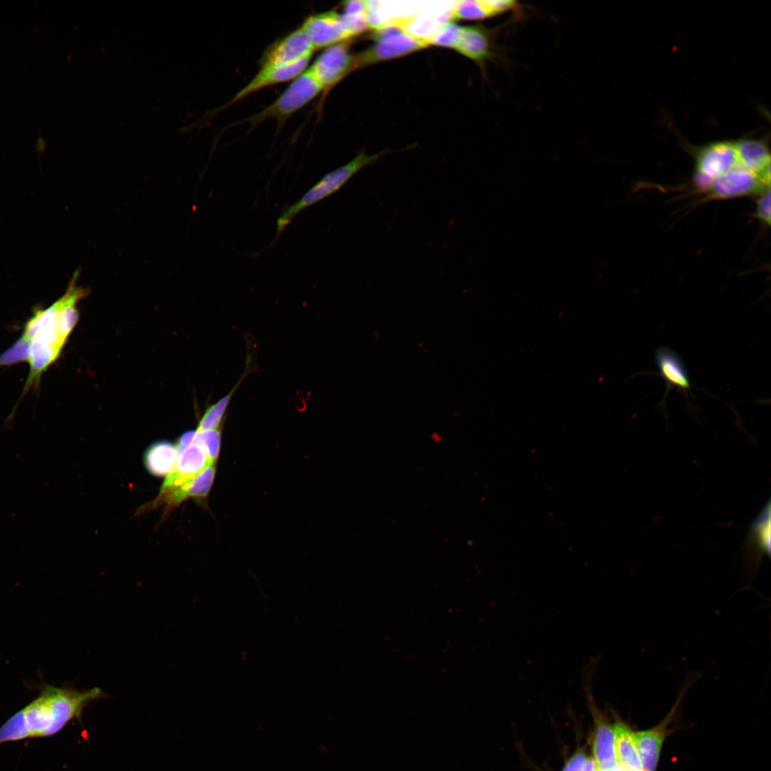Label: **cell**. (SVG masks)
<instances>
[{"label": "cell", "mask_w": 771, "mask_h": 771, "mask_svg": "<svg viewBox=\"0 0 771 771\" xmlns=\"http://www.w3.org/2000/svg\"><path fill=\"white\" fill-rule=\"evenodd\" d=\"M454 49L477 63L483 64L493 55L490 34L480 27L461 26Z\"/></svg>", "instance_id": "16"}, {"label": "cell", "mask_w": 771, "mask_h": 771, "mask_svg": "<svg viewBox=\"0 0 771 771\" xmlns=\"http://www.w3.org/2000/svg\"><path fill=\"white\" fill-rule=\"evenodd\" d=\"M594 759L600 771H613L618 764L615 751L613 726L600 722L596 727L593 742Z\"/></svg>", "instance_id": "21"}, {"label": "cell", "mask_w": 771, "mask_h": 771, "mask_svg": "<svg viewBox=\"0 0 771 771\" xmlns=\"http://www.w3.org/2000/svg\"><path fill=\"white\" fill-rule=\"evenodd\" d=\"M215 474V464H211L182 485L160 491L158 496L151 504L154 505L165 503L167 508H170L177 506L188 498H205L212 487Z\"/></svg>", "instance_id": "13"}, {"label": "cell", "mask_w": 771, "mask_h": 771, "mask_svg": "<svg viewBox=\"0 0 771 771\" xmlns=\"http://www.w3.org/2000/svg\"><path fill=\"white\" fill-rule=\"evenodd\" d=\"M655 359L660 376L667 388H675L686 393L690 388V376L686 366L673 349L661 346L656 350Z\"/></svg>", "instance_id": "15"}, {"label": "cell", "mask_w": 771, "mask_h": 771, "mask_svg": "<svg viewBox=\"0 0 771 771\" xmlns=\"http://www.w3.org/2000/svg\"><path fill=\"white\" fill-rule=\"evenodd\" d=\"M586 755L582 751H578L566 763L563 771H583L586 760Z\"/></svg>", "instance_id": "28"}, {"label": "cell", "mask_w": 771, "mask_h": 771, "mask_svg": "<svg viewBox=\"0 0 771 771\" xmlns=\"http://www.w3.org/2000/svg\"><path fill=\"white\" fill-rule=\"evenodd\" d=\"M389 153L388 150L368 155L360 151L351 161L326 174L296 202L285 207L276 221V236H279L301 211L340 190L360 171Z\"/></svg>", "instance_id": "3"}, {"label": "cell", "mask_w": 771, "mask_h": 771, "mask_svg": "<svg viewBox=\"0 0 771 771\" xmlns=\"http://www.w3.org/2000/svg\"><path fill=\"white\" fill-rule=\"evenodd\" d=\"M755 217L760 222L770 226V188L765 189L760 194L756 201Z\"/></svg>", "instance_id": "26"}, {"label": "cell", "mask_w": 771, "mask_h": 771, "mask_svg": "<svg viewBox=\"0 0 771 771\" xmlns=\"http://www.w3.org/2000/svg\"><path fill=\"white\" fill-rule=\"evenodd\" d=\"M104 696L99 687L79 691L46 684L33 701L0 727V745L52 736L73 720L79 719L90 702Z\"/></svg>", "instance_id": "1"}, {"label": "cell", "mask_w": 771, "mask_h": 771, "mask_svg": "<svg viewBox=\"0 0 771 771\" xmlns=\"http://www.w3.org/2000/svg\"><path fill=\"white\" fill-rule=\"evenodd\" d=\"M75 273L65 293L51 306L36 309L26 321L21 338L29 344V373L24 390L38 386L42 373L59 358L78 322L77 303L86 291L76 285Z\"/></svg>", "instance_id": "2"}, {"label": "cell", "mask_w": 771, "mask_h": 771, "mask_svg": "<svg viewBox=\"0 0 771 771\" xmlns=\"http://www.w3.org/2000/svg\"><path fill=\"white\" fill-rule=\"evenodd\" d=\"M738 165L734 141H719L703 146L695 154V188L705 193L715 178Z\"/></svg>", "instance_id": "6"}, {"label": "cell", "mask_w": 771, "mask_h": 771, "mask_svg": "<svg viewBox=\"0 0 771 771\" xmlns=\"http://www.w3.org/2000/svg\"><path fill=\"white\" fill-rule=\"evenodd\" d=\"M323 91V86L306 69L292 81L272 104L246 121L255 126L267 119H274L280 125Z\"/></svg>", "instance_id": "5"}, {"label": "cell", "mask_w": 771, "mask_h": 771, "mask_svg": "<svg viewBox=\"0 0 771 771\" xmlns=\"http://www.w3.org/2000/svg\"><path fill=\"white\" fill-rule=\"evenodd\" d=\"M613 730L618 764L624 771H642L643 768L635 740V732L620 722L613 725Z\"/></svg>", "instance_id": "19"}, {"label": "cell", "mask_w": 771, "mask_h": 771, "mask_svg": "<svg viewBox=\"0 0 771 771\" xmlns=\"http://www.w3.org/2000/svg\"><path fill=\"white\" fill-rule=\"evenodd\" d=\"M405 21V17L393 19L374 29L372 36L376 42L365 51L355 56V69L431 46L428 39L407 32Z\"/></svg>", "instance_id": "4"}, {"label": "cell", "mask_w": 771, "mask_h": 771, "mask_svg": "<svg viewBox=\"0 0 771 771\" xmlns=\"http://www.w3.org/2000/svg\"><path fill=\"white\" fill-rule=\"evenodd\" d=\"M195 434L196 430H189L180 436L176 444L178 452L182 450L193 443Z\"/></svg>", "instance_id": "29"}, {"label": "cell", "mask_w": 771, "mask_h": 771, "mask_svg": "<svg viewBox=\"0 0 771 771\" xmlns=\"http://www.w3.org/2000/svg\"><path fill=\"white\" fill-rule=\"evenodd\" d=\"M739 164L770 185V153L765 139L744 138L735 142Z\"/></svg>", "instance_id": "14"}, {"label": "cell", "mask_w": 771, "mask_h": 771, "mask_svg": "<svg viewBox=\"0 0 771 771\" xmlns=\"http://www.w3.org/2000/svg\"><path fill=\"white\" fill-rule=\"evenodd\" d=\"M770 188L750 171L738 165L715 178L705 192V200H724L759 195Z\"/></svg>", "instance_id": "8"}, {"label": "cell", "mask_w": 771, "mask_h": 771, "mask_svg": "<svg viewBox=\"0 0 771 771\" xmlns=\"http://www.w3.org/2000/svg\"><path fill=\"white\" fill-rule=\"evenodd\" d=\"M770 504L763 509L752 525V537L762 553L770 552Z\"/></svg>", "instance_id": "23"}, {"label": "cell", "mask_w": 771, "mask_h": 771, "mask_svg": "<svg viewBox=\"0 0 771 771\" xmlns=\"http://www.w3.org/2000/svg\"><path fill=\"white\" fill-rule=\"evenodd\" d=\"M311 59L289 65H265L225 106H230L266 87L293 80L308 67Z\"/></svg>", "instance_id": "11"}, {"label": "cell", "mask_w": 771, "mask_h": 771, "mask_svg": "<svg viewBox=\"0 0 771 771\" xmlns=\"http://www.w3.org/2000/svg\"><path fill=\"white\" fill-rule=\"evenodd\" d=\"M642 771H647V770H642Z\"/></svg>", "instance_id": "31"}, {"label": "cell", "mask_w": 771, "mask_h": 771, "mask_svg": "<svg viewBox=\"0 0 771 771\" xmlns=\"http://www.w3.org/2000/svg\"><path fill=\"white\" fill-rule=\"evenodd\" d=\"M665 735L662 725L635 732V740L643 770H656Z\"/></svg>", "instance_id": "20"}, {"label": "cell", "mask_w": 771, "mask_h": 771, "mask_svg": "<svg viewBox=\"0 0 771 771\" xmlns=\"http://www.w3.org/2000/svg\"><path fill=\"white\" fill-rule=\"evenodd\" d=\"M211 464L215 463L210 462L204 448L193 441L178 452L175 467L166 476L160 491L182 485Z\"/></svg>", "instance_id": "12"}, {"label": "cell", "mask_w": 771, "mask_h": 771, "mask_svg": "<svg viewBox=\"0 0 771 771\" xmlns=\"http://www.w3.org/2000/svg\"><path fill=\"white\" fill-rule=\"evenodd\" d=\"M367 10V1H348L343 3V14L346 15H366Z\"/></svg>", "instance_id": "27"}, {"label": "cell", "mask_w": 771, "mask_h": 771, "mask_svg": "<svg viewBox=\"0 0 771 771\" xmlns=\"http://www.w3.org/2000/svg\"><path fill=\"white\" fill-rule=\"evenodd\" d=\"M301 26L316 50L348 41L355 36L342 21L340 14L334 11L311 15Z\"/></svg>", "instance_id": "10"}, {"label": "cell", "mask_w": 771, "mask_h": 771, "mask_svg": "<svg viewBox=\"0 0 771 771\" xmlns=\"http://www.w3.org/2000/svg\"><path fill=\"white\" fill-rule=\"evenodd\" d=\"M315 47L300 26L275 41L265 51L261 65H289L311 59Z\"/></svg>", "instance_id": "9"}, {"label": "cell", "mask_w": 771, "mask_h": 771, "mask_svg": "<svg viewBox=\"0 0 771 771\" xmlns=\"http://www.w3.org/2000/svg\"><path fill=\"white\" fill-rule=\"evenodd\" d=\"M583 771H600L595 759L592 757L586 758Z\"/></svg>", "instance_id": "30"}, {"label": "cell", "mask_w": 771, "mask_h": 771, "mask_svg": "<svg viewBox=\"0 0 771 771\" xmlns=\"http://www.w3.org/2000/svg\"><path fill=\"white\" fill-rule=\"evenodd\" d=\"M517 2L510 0H463L453 7L450 16L455 19H483L515 9Z\"/></svg>", "instance_id": "17"}, {"label": "cell", "mask_w": 771, "mask_h": 771, "mask_svg": "<svg viewBox=\"0 0 771 771\" xmlns=\"http://www.w3.org/2000/svg\"><path fill=\"white\" fill-rule=\"evenodd\" d=\"M461 26L453 22H445L429 38L430 45L454 49L460 32Z\"/></svg>", "instance_id": "25"}, {"label": "cell", "mask_w": 771, "mask_h": 771, "mask_svg": "<svg viewBox=\"0 0 771 771\" xmlns=\"http://www.w3.org/2000/svg\"><path fill=\"white\" fill-rule=\"evenodd\" d=\"M221 428H218L203 431L196 430L194 441L204 448L211 463H215L219 454L221 438Z\"/></svg>", "instance_id": "24"}, {"label": "cell", "mask_w": 771, "mask_h": 771, "mask_svg": "<svg viewBox=\"0 0 771 771\" xmlns=\"http://www.w3.org/2000/svg\"><path fill=\"white\" fill-rule=\"evenodd\" d=\"M178 456L176 445L166 440L153 442L145 450L143 465L156 477L168 475L174 468Z\"/></svg>", "instance_id": "18"}, {"label": "cell", "mask_w": 771, "mask_h": 771, "mask_svg": "<svg viewBox=\"0 0 771 771\" xmlns=\"http://www.w3.org/2000/svg\"><path fill=\"white\" fill-rule=\"evenodd\" d=\"M308 69L326 93L355 69V56L348 41L338 43L326 48Z\"/></svg>", "instance_id": "7"}, {"label": "cell", "mask_w": 771, "mask_h": 771, "mask_svg": "<svg viewBox=\"0 0 771 771\" xmlns=\"http://www.w3.org/2000/svg\"><path fill=\"white\" fill-rule=\"evenodd\" d=\"M241 382H238L236 384V387L231 390L229 394L226 395L217 403L212 404L207 408L199 421L196 430L203 431L221 428L231 398Z\"/></svg>", "instance_id": "22"}]
</instances>
